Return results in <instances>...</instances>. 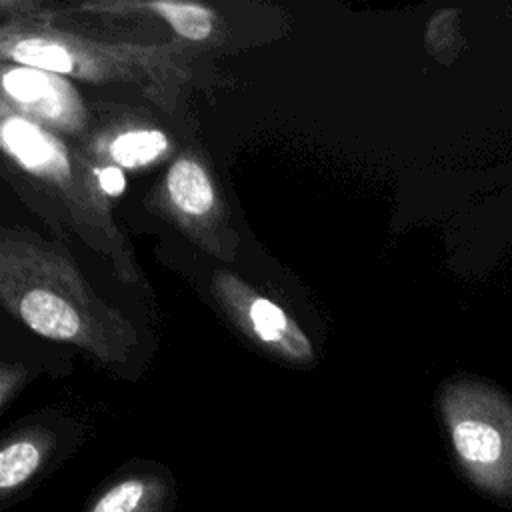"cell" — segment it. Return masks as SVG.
Masks as SVG:
<instances>
[{
  "mask_svg": "<svg viewBox=\"0 0 512 512\" xmlns=\"http://www.w3.org/2000/svg\"><path fill=\"white\" fill-rule=\"evenodd\" d=\"M0 306L34 334L72 344L102 364H126L138 334L56 244L0 228Z\"/></svg>",
  "mask_w": 512,
  "mask_h": 512,
  "instance_id": "1",
  "label": "cell"
},
{
  "mask_svg": "<svg viewBox=\"0 0 512 512\" xmlns=\"http://www.w3.org/2000/svg\"><path fill=\"white\" fill-rule=\"evenodd\" d=\"M0 64L94 84H134L166 110L188 80L186 60L174 42H110L28 18L0 24Z\"/></svg>",
  "mask_w": 512,
  "mask_h": 512,
  "instance_id": "2",
  "label": "cell"
},
{
  "mask_svg": "<svg viewBox=\"0 0 512 512\" xmlns=\"http://www.w3.org/2000/svg\"><path fill=\"white\" fill-rule=\"evenodd\" d=\"M0 152L58 200L82 242L106 258L122 282L140 280L132 248L96 182L94 164L56 132L10 108L2 96Z\"/></svg>",
  "mask_w": 512,
  "mask_h": 512,
  "instance_id": "3",
  "label": "cell"
},
{
  "mask_svg": "<svg viewBox=\"0 0 512 512\" xmlns=\"http://www.w3.org/2000/svg\"><path fill=\"white\" fill-rule=\"evenodd\" d=\"M438 412L450 458L484 500L512 508V400L484 382H444Z\"/></svg>",
  "mask_w": 512,
  "mask_h": 512,
  "instance_id": "4",
  "label": "cell"
},
{
  "mask_svg": "<svg viewBox=\"0 0 512 512\" xmlns=\"http://www.w3.org/2000/svg\"><path fill=\"white\" fill-rule=\"evenodd\" d=\"M156 204L202 250L234 258L238 236L228 224L214 176L196 154L182 152L172 160L156 190Z\"/></svg>",
  "mask_w": 512,
  "mask_h": 512,
  "instance_id": "5",
  "label": "cell"
},
{
  "mask_svg": "<svg viewBox=\"0 0 512 512\" xmlns=\"http://www.w3.org/2000/svg\"><path fill=\"white\" fill-rule=\"evenodd\" d=\"M210 292L226 318L260 350L292 364L314 360L312 344L298 322L234 272L216 270Z\"/></svg>",
  "mask_w": 512,
  "mask_h": 512,
  "instance_id": "6",
  "label": "cell"
},
{
  "mask_svg": "<svg viewBox=\"0 0 512 512\" xmlns=\"http://www.w3.org/2000/svg\"><path fill=\"white\" fill-rule=\"evenodd\" d=\"M54 422H26L0 436V512L26 500L76 442Z\"/></svg>",
  "mask_w": 512,
  "mask_h": 512,
  "instance_id": "7",
  "label": "cell"
},
{
  "mask_svg": "<svg viewBox=\"0 0 512 512\" xmlns=\"http://www.w3.org/2000/svg\"><path fill=\"white\" fill-rule=\"evenodd\" d=\"M0 96L10 108L52 132H78L88 118L68 78L44 70L0 64Z\"/></svg>",
  "mask_w": 512,
  "mask_h": 512,
  "instance_id": "8",
  "label": "cell"
},
{
  "mask_svg": "<svg viewBox=\"0 0 512 512\" xmlns=\"http://www.w3.org/2000/svg\"><path fill=\"white\" fill-rule=\"evenodd\" d=\"M178 484L152 460H132L100 482L80 512H176Z\"/></svg>",
  "mask_w": 512,
  "mask_h": 512,
  "instance_id": "9",
  "label": "cell"
},
{
  "mask_svg": "<svg viewBox=\"0 0 512 512\" xmlns=\"http://www.w3.org/2000/svg\"><path fill=\"white\" fill-rule=\"evenodd\" d=\"M78 10L92 12L96 16H130L136 12L150 14L168 24V28L190 42H204L216 32L218 12L200 2H176V0H98L82 2Z\"/></svg>",
  "mask_w": 512,
  "mask_h": 512,
  "instance_id": "10",
  "label": "cell"
},
{
  "mask_svg": "<svg viewBox=\"0 0 512 512\" xmlns=\"http://www.w3.org/2000/svg\"><path fill=\"white\" fill-rule=\"evenodd\" d=\"M170 152V138L150 126H124L100 132L92 144V156L104 158L106 166L136 170L162 160Z\"/></svg>",
  "mask_w": 512,
  "mask_h": 512,
  "instance_id": "11",
  "label": "cell"
},
{
  "mask_svg": "<svg viewBox=\"0 0 512 512\" xmlns=\"http://www.w3.org/2000/svg\"><path fill=\"white\" fill-rule=\"evenodd\" d=\"M28 378H30L28 366L0 362V410L28 382Z\"/></svg>",
  "mask_w": 512,
  "mask_h": 512,
  "instance_id": "12",
  "label": "cell"
},
{
  "mask_svg": "<svg viewBox=\"0 0 512 512\" xmlns=\"http://www.w3.org/2000/svg\"><path fill=\"white\" fill-rule=\"evenodd\" d=\"M94 176H96V182L102 190V194L108 198V196H118L122 194L124 190V174L120 168L116 166H94Z\"/></svg>",
  "mask_w": 512,
  "mask_h": 512,
  "instance_id": "13",
  "label": "cell"
}]
</instances>
